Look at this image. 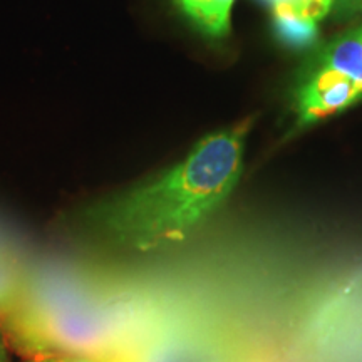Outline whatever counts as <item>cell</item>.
<instances>
[{"mask_svg":"<svg viewBox=\"0 0 362 362\" xmlns=\"http://www.w3.org/2000/svg\"><path fill=\"white\" fill-rule=\"evenodd\" d=\"M248 123L206 136L168 171L88 210L90 225L117 247L151 252L192 237L237 187Z\"/></svg>","mask_w":362,"mask_h":362,"instance_id":"cell-1","label":"cell"},{"mask_svg":"<svg viewBox=\"0 0 362 362\" xmlns=\"http://www.w3.org/2000/svg\"><path fill=\"white\" fill-rule=\"evenodd\" d=\"M362 99V24L329 42L296 89V128H309Z\"/></svg>","mask_w":362,"mask_h":362,"instance_id":"cell-2","label":"cell"},{"mask_svg":"<svg viewBox=\"0 0 362 362\" xmlns=\"http://www.w3.org/2000/svg\"><path fill=\"white\" fill-rule=\"evenodd\" d=\"M17 351L30 357L51 354H98L94 347L107 344L106 319L94 312L79 309H61L52 312L33 310L30 314L13 317L11 329Z\"/></svg>","mask_w":362,"mask_h":362,"instance_id":"cell-3","label":"cell"},{"mask_svg":"<svg viewBox=\"0 0 362 362\" xmlns=\"http://www.w3.org/2000/svg\"><path fill=\"white\" fill-rule=\"evenodd\" d=\"M272 8L280 39L292 47H309L317 39V24L332 11V0H277Z\"/></svg>","mask_w":362,"mask_h":362,"instance_id":"cell-4","label":"cell"},{"mask_svg":"<svg viewBox=\"0 0 362 362\" xmlns=\"http://www.w3.org/2000/svg\"><path fill=\"white\" fill-rule=\"evenodd\" d=\"M181 11L203 33L214 37H223L230 30V16L235 0H176Z\"/></svg>","mask_w":362,"mask_h":362,"instance_id":"cell-5","label":"cell"},{"mask_svg":"<svg viewBox=\"0 0 362 362\" xmlns=\"http://www.w3.org/2000/svg\"><path fill=\"white\" fill-rule=\"evenodd\" d=\"M19 297V279L11 267L0 264V317L12 312Z\"/></svg>","mask_w":362,"mask_h":362,"instance_id":"cell-6","label":"cell"},{"mask_svg":"<svg viewBox=\"0 0 362 362\" xmlns=\"http://www.w3.org/2000/svg\"><path fill=\"white\" fill-rule=\"evenodd\" d=\"M25 362H107V356L96 354H51L30 357Z\"/></svg>","mask_w":362,"mask_h":362,"instance_id":"cell-7","label":"cell"},{"mask_svg":"<svg viewBox=\"0 0 362 362\" xmlns=\"http://www.w3.org/2000/svg\"><path fill=\"white\" fill-rule=\"evenodd\" d=\"M332 8L341 19L362 16V0H332Z\"/></svg>","mask_w":362,"mask_h":362,"instance_id":"cell-8","label":"cell"},{"mask_svg":"<svg viewBox=\"0 0 362 362\" xmlns=\"http://www.w3.org/2000/svg\"><path fill=\"white\" fill-rule=\"evenodd\" d=\"M0 362H12L8 356V341L2 327H0Z\"/></svg>","mask_w":362,"mask_h":362,"instance_id":"cell-9","label":"cell"},{"mask_svg":"<svg viewBox=\"0 0 362 362\" xmlns=\"http://www.w3.org/2000/svg\"><path fill=\"white\" fill-rule=\"evenodd\" d=\"M107 362H141V359L128 354H112L107 356Z\"/></svg>","mask_w":362,"mask_h":362,"instance_id":"cell-10","label":"cell"},{"mask_svg":"<svg viewBox=\"0 0 362 362\" xmlns=\"http://www.w3.org/2000/svg\"><path fill=\"white\" fill-rule=\"evenodd\" d=\"M267 2H270V4H274V2H277V0H267Z\"/></svg>","mask_w":362,"mask_h":362,"instance_id":"cell-11","label":"cell"}]
</instances>
